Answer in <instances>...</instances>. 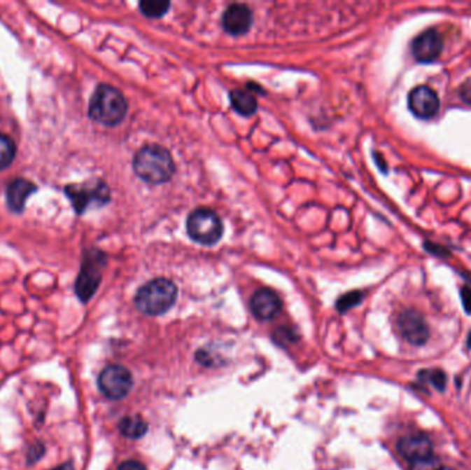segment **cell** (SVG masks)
<instances>
[{
	"label": "cell",
	"mask_w": 471,
	"mask_h": 470,
	"mask_svg": "<svg viewBox=\"0 0 471 470\" xmlns=\"http://www.w3.org/2000/svg\"><path fill=\"white\" fill-rule=\"evenodd\" d=\"M132 169L135 175L143 182L162 185L174 177L175 162L167 148L157 144H148L135 153Z\"/></svg>",
	"instance_id": "6da1fadb"
},
{
	"label": "cell",
	"mask_w": 471,
	"mask_h": 470,
	"mask_svg": "<svg viewBox=\"0 0 471 470\" xmlns=\"http://www.w3.org/2000/svg\"><path fill=\"white\" fill-rule=\"evenodd\" d=\"M129 111L126 97L120 90L109 85H99L91 95L88 105L90 118L106 127L120 125Z\"/></svg>",
	"instance_id": "7a4b0ae2"
},
{
	"label": "cell",
	"mask_w": 471,
	"mask_h": 470,
	"mask_svg": "<svg viewBox=\"0 0 471 470\" xmlns=\"http://www.w3.org/2000/svg\"><path fill=\"white\" fill-rule=\"evenodd\" d=\"M178 298L176 284L164 277L153 279L143 284L135 294V306L149 316H160L169 312Z\"/></svg>",
	"instance_id": "3957f363"
},
{
	"label": "cell",
	"mask_w": 471,
	"mask_h": 470,
	"mask_svg": "<svg viewBox=\"0 0 471 470\" xmlns=\"http://www.w3.org/2000/svg\"><path fill=\"white\" fill-rule=\"evenodd\" d=\"M186 230L193 242L203 246H215L223 236V223L214 210L200 207L188 215Z\"/></svg>",
	"instance_id": "277c9868"
},
{
	"label": "cell",
	"mask_w": 471,
	"mask_h": 470,
	"mask_svg": "<svg viewBox=\"0 0 471 470\" xmlns=\"http://www.w3.org/2000/svg\"><path fill=\"white\" fill-rule=\"evenodd\" d=\"M64 192L78 214L86 213L90 206L102 207L111 202V189L102 179H90L79 185H68Z\"/></svg>",
	"instance_id": "5b68a950"
},
{
	"label": "cell",
	"mask_w": 471,
	"mask_h": 470,
	"mask_svg": "<svg viewBox=\"0 0 471 470\" xmlns=\"http://www.w3.org/2000/svg\"><path fill=\"white\" fill-rule=\"evenodd\" d=\"M106 265V256L99 250H88L75 283V293L78 298L87 303L97 293L102 280V268Z\"/></svg>",
	"instance_id": "8992f818"
},
{
	"label": "cell",
	"mask_w": 471,
	"mask_h": 470,
	"mask_svg": "<svg viewBox=\"0 0 471 470\" xmlns=\"http://www.w3.org/2000/svg\"><path fill=\"white\" fill-rule=\"evenodd\" d=\"M132 375L123 366H108L98 377V387L109 400H120L129 394L132 387Z\"/></svg>",
	"instance_id": "52a82bcc"
},
{
	"label": "cell",
	"mask_w": 471,
	"mask_h": 470,
	"mask_svg": "<svg viewBox=\"0 0 471 470\" xmlns=\"http://www.w3.org/2000/svg\"><path fill=\"white\" fill-rule=\"evenodd\" d=\"M254 22V14L247 4L233 3L230 4L222 15L223 31L232 36L246 35Z\"/></svg>",
	"instance_id": "ba28073f"
},
{
	"label": "cell",
	"mask_w": 471,
	"mask_h": 470,
	"mask_svg": "<svg viewBox=\"0 0 471 470\" xmlns=\"http://www.w3.org/2000/svg\"><path fill=\"white\" fill-rule=\"evenodd\" d=\"M397 327L401 336L411 345L421 346L428 342L430 336L428 324L425 319L415 310H404L397 317Z\"/></svg>",
	"instance_id": "9c48e42d"
},
{
	"label": "cell",
	"mask_w": 471,
	"mask_h": 470,
	"mask_svg": "<svg viewBox=\"0 0 471 470\" xmlns=\"http://www.w3.org/2000/svg\"><path fill=\"white\" fill-rule=\"evenodd\" d=\"M408 106L416 118L428 120L437 115L440 109V99L433 88L428 85H419L409 92Z\"/></svg>",
	"instance_id": "30bf717a"
},
{
	"label": "cell",
	"mask_w": 471,
	"mask_h": 470,
	"mask_svg": "<svg viewBox=\"0 0 471 470\" xmlns=\"http://www.w3.org/2000/svg\"><path fill=\"white\" fill-rule=\"evenodd\" d=\"M397 451L405 461L412 464L433 457V443L423 434L407 436L397 443Z\"/></svg>",
	"instance_id": "8fae6325"
},
{
	"label": "cell",
	"mask_w": 471,
	"mask_h": 470,
	"mask_svg": "<svg viewBox=\"0 0 471 470\" xmlns=\"http://www.w3.org/2000/svg\"><path fill=\"white\" fill-rule=\"evenodd\" d=\"M250 307L257 319L266 322L279 316L283 309V302L273 290L260 289L251 297Z\"/></svg>",
	"instance_id": "7c38bea8"
},
{
	"label": "cell",
	"mask_w": 471,
	"mask_h": 470,
	"mask_svg": "<svg viewBox=\"0 0 471 470\" xmlns=\"http://www.w3.org/2000/svg\"><path fill=\"white\" fill-rule=\"evenodd\" d=\"M442 51V39L434 29L425 31L412 43V53L421 62L435 61Z\"/></svg>",
	"instance_id": "4fadbf2b"
},
{
	"label": "cell",
	"mask_w": 471,
	"mask_h": 470,
	"mask_svg": "<svg viewBox=\"0 0 471 470\" xmlns=\"http://www.w3.org/2000/svg\"><path fill=\"white\" fill-rule=\"evenodd\" d=\"M36 185L25 178H17L10 182L6 192L7 206L13 213H22L28 198L36 192Z\"/></svg>",
	"instance_id": "5bb4252c"
},
{
	"label": "cell",
	"mask_w": 471,
	"mask_h": 470,
	"mask_svg": "<svg viewBox=\"0 0 471 470\" xmlns=\"http://www.w3.org/2000/svg\"><path fill=\"white\" fill-rule=\"evenodd\" d=\"M232 108L241 116L250 118L255 115L258 111L257 98L248 91L241 88H234L229 94Z\"/></svg>",
	"instance_id": "9a60e30c"
},
{
	"label": "cell",
	"mask_w": 471,
	"mask_h": 470,
	"mask_svg": "<svg viewBox=\"0 0 471 470\" xmlns=\"http://www.w3.org/2000/svg\"><path fill=\"white\" fill-rule=\"evenodd\" d=\"M119 430L127 438H141L148 431V424L139 415H131L119 422Z\"/></svg>",
	"instance_id": "2e32d148"
},
{
	"label": "cell",
	"mask_w": 471,
	"mask_h": 470,
	"mask_svg": "<svg viewBox=\"0 0 471 470\" xmlns=\"http://www.w3.org/2000/svg\"><path fill=\"white\" fill-rule=\"evenodd\" d=\"M171 7L170 1L166 0H143L139 1L141 13L148 18H162Z\"/></svg>",
	"instance_id": "e0dca14e"
},
{
	"label": "cell",
	"mask_w": 471,
	"mask_h": 470,
	"mask_svg": "<svg viewBox=\"0 0 471 470\" xmlns=\"http://www.w3.org/2000/svg\"><path fill=\"white\" fill-rule=\"evenodd\" d=\"M17 146L11 137L0 134V171L6 170L11 166L15 159Z\"/></svg>",
	"instance_id": "ac0fdd59"
},
{
	"label": "cell",
	"mask_w": 471,
	"mask_h": 470,
	"mask_svg": "<svg viewBox=\"0 0 471 470\" xmlns=\"http://www.w3.org/2000/svg\"><path fill=\"white\" fill-rule=\"evenodd\" d=\"M418 378L422 382H428V384L433 385L437 390L442 392L445 390L447 386V375L444 371L438 370V368H433V370H422L418 374Z\"/></svg>",
	"instance_id": "d6986e66"
},
{
	"label": "cell",
	"mask_w": 471,
	"mask_h": 470,
	"mask_svg": "<svg viewBox=\"0 0 471 470\" xmlns=\"http://www.w3.org/2000/svg\"><path fill=\"white\" fill-rule=\"evenodd\" d=\"M273 340L277 345L281 346H288L295 342L300 341V334L293 327H280L273 333Z\"/></svg>",
	"instance_id": "ffe728a7"
},
{
	"label": "cell",
	"mask_w": 471,
	"mask_h": 470,
	"mask_svg": "<svg viewBox=\"0 0 471 470\" xmlns=\"http://www.w3.org/2000/svg\"><path fill=\"white\" fill-rule=\"evenodd\" d=\"M363 293L361 291H350L347 294L342 296L341 298L338 299L337 302V309L343 313L350 310L351 307H354L356 305H358L363 300Z\"/></svg>",
	"instance_id": "44dd1931"
},
{
	"label": "cell",
	"mask_w": 471,
	"mask_h": 470,
	"mask_svg": "<svg viewBox=\"0 0 471 470\" xmlns=\"http://www.w3.org/2000/svg\"><path fill=\"white\" fill-rule=\"evenodd\" d=\"M45 454V447H44V443L42 441H35L29 448H28V452H27V464L31 466V465H36Z\"/></svg>",
	"instance_id": "7402d4cb"
},
{
	"label": "cell",
	"mask_w": 471,
	"mask_h": 470,
	"mask_svg": "<svg viewBox=\"0 0 471 470\" xmlns=\"http://www.w3.org/2000/svg\"><path fill=\"white\" fill-rule=\"evenodd\" d=\"M438 468H440L438 461L434 457H431V458L423 459V461L412 462L411 466H409V470H437Z\"/></svg>",
	"instance_id": "603a6c76"
},
{
	"label": "cell",
	"mask_w": 471,
	"mask_h": 470,
	"mask_svg": "<svg viewBox=\"0 0 471 470\" xmlns=\"http://www.w3.org/2000/svg\"><path fill=\"white\" fill-rule=\"evenodd\" d=\"M459 95L465 104L471 106V79H468L459 88Z\"/></svg>",
	"instance_id": "cb8c5ba5"
},
{
	"label": "cell",
	"mask_w": 471,
	"mask_h": 470,
	"mask_svg": "<svg viewBox=\"0 0 471 470\" xmlns=\"http://www.w3.org/2000/svg\"><path fill=\"white\" fill-rule=\"evenodd\" d=\"M461 297H462V302H463V307L468 313H471V287L470 286H465L461 291Z\"/></svg>",
	"instance_id": "d4e9b609"
},
{
	"label": "cell",
	"mask_w": 471,
	"mask_h": 470,
	"mask_svg": "<svg viewBox=\"0 0 471 470\" xmlns=\"http://www.w3.org/2000/svg\"><path fill=\"white\" fill-rule=\"evenodd\" d=\"M118 470H146V468L143 464L138 461H126L118 468Z\"/></svg>",
	"instance_id": "484cf974"
},
{
	"label": "cell",
	"mask_w": 471,
	"mask_h": 470,
	"mask_svg": "<svg viewBox=\"0 0 471 470\" xmlns=\"http://www.w3.org/2000/svg\"><path fill=\"white\" fill-rule=\"evenodd\" d=\"M50 470H75V468H73L72 461H68V462H65V464H62L59 466H55V468Z\"/></svg>",
	"instance_id": "4316f807"
},
{
	"label": "cell",
	"mask_w": 471,
	"mask_h": 470,
	"mask_svg": "<svg viewBox=\"0 0 471 470\" xmlns=\"http://www.w3.org/2000/svg\"><path fill=\"white\" fill-rule=\"evenodd\" d=\"M468 346L471 349V333L469 334V338H468Z\"/></svg>",
	"instance_id": "83f0119b"
},
{
	"label": "cell",
	"mask_w": 471,
	"mask_h": 470,
	"mask_svg": "<svg viewBox=\"0 0 471 470\" xmlns=\"http://www.w3.org/2000/svg\"><path fill=\"white\" fill-rule=\"evenodd\" d=\"M437 470H454L451 469V468H438Z\"/></svg>",
	"instance_id": "f1b7e54d"
}]
</instances>
